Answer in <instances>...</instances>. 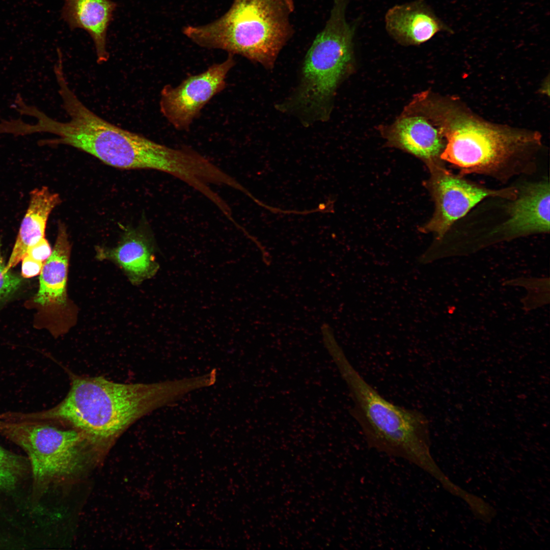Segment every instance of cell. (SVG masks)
I'll return each mask as SVG.
<instances>
[{
  "label": "cell",
  "instance_id": "ffe728a7",
  "mask_svg": "<svg viewBox=\"0 0 550 550\" xmlns=\"http://www.w3.org/2000/svg\"><path fill=\"white\" fill-rule=\"evenodd\" d=\"M21 275L25 278L34 277L40 273L43 262L36 260L25 255L22 259Z\"/></svg>",
  "mask_w": 550,
  "mask_h": 550
},
{
  "label": "cell",
  "instance_id": "9a60e30c",
  "mask_svg": "<svg viewBox=\"0 0 550 550\" xmlns=\"http://www.w3.org/2000/svg\"><path fill=\"white\" fill-rule=\"evenodd\" d=\"M61 203L59 196L46 187L35 188L30 194L26 212L21 224L6 269L22 260L29 247L45 237L46 223L52 210Z\"/></svg>",
  "mask_w": 550,
  "mask_h": 550
},
{
  "label": "cell",
  "instance_id": "8fae6325",
  "mask_svg": "<svg viewBox=\"0 0 550 550\" xmlns=\"http://www.w3.org/2000/svg\"><path fill=\"white\" fill-rule=\"evenodd\" d=\"M384 20L388 34L404 46L420 45L440 32L453 33L425 0L395 5L387 10Z\"/></svg>",
  "mask_w": 550,
  "mask_h": 550
},
{
  "label": "cell",
  "instance_id": "6da1fadb",
  "mask_svg": "<svg viewBox=\"0 0 550 550\" xmlns=\"http://www.w3.org/2000/svg\"><path fill=\"white\" fill-rule=\"evenodd\" d=\"M68 372L70 387L60 403L45 411L20 414L19 418L74 428L98 447L110 444L157 403L159 391L155 385L119 383L101 376Z\"/></svg>",
  "mask_w": 550,
  "mask_h": 550
},
{
  "label": "cell",
  "instance_id": "5b68a950",
  "mask_svg": "<svg viewBox=\"0 0 550 550\" xmlns=\"http://www.w3.org/2000/svg\"><path fill=\"white\" fill-rule=\"evenodd\" d=\"M58 84L62 107L69 119L66 122L45 119L44 132L57 136L47 143L73 147L117 168L166 169L171 159L170 147L97 115L79 100L67 79H60Z\"/></svg>",
  "mask_w": 550,
  "mask_h": 550
},
{
  "label": "cell",
  "instance_id": "4fadbf2b",
  "mask_svg": "<svg viewBox=\"0 0 550 550\" xmlns=\"http://www.w3.org/2000/svg\"><path fill=\"white\" fill-rule=\"evenodd\" d=\"M153 236L147 228L128 229L118 244L98 249V257L113 261L125 271L130 282L139 285L154 277L159 268L156 260Z\"/></svg>",
  "mask_w": 550,
  "mask_h": 550
},
{
  "label": "cell",
  "instance_id": "8992f818",
  "mask_svg": "<svg viewBox=\"0 0 550 550\" xmlns=\"http://www.w3.org/2000/svg\"><path fill=\"white\" fill-rule=\"evenodd\" d=\"M440 122L445 140L441 159L461 175L476 173L506 181L533 167L527 155L538 145L537 136L499 129L443 104Z\"/></svg>",
  "mask_w": 550,
  "mask_h": 550
},
{
  "label": "cell",
  "instance_id": "277c9868",
  "mask_svg": "<svg viewBox=\"0 0 550 550\" xmlns=\"http://www.w3.org/2000/svg\"><path fill=\"white\" fill-rule=\"evenodd\" d=\"M293 0H233L207 24L188 25L183 35L198 46L238 54L271 70L294 33Z\"/></svg>",
  "mask_w": 550,
  "mask_h": 550
},
{
  "label": "cell",
  "instance_id": "d6986e66",
  "mask_svg": "<svg viewBox=\"0 0 550 550\" xmlns=\"http://www.w3.org/2000/svg\"><path fill=\"white\" fill-rule=\"evenodd\" d=\"M51 252V247L48 241L45 237H44L29 247L25 255L36 260L44 262L49 258Z\"/></svg>",
  "mask_w": 550,
  "mask_h": 550
},
{
  "label": "cell",
  "instance_id": "ac0fdd59",
  "mask_svg": "<svg viewBox=\"0 0 550 550\" xmlns=\"http://www.w3.org/2000/svg\"><path fill=\"white\" fill-rule=\"evenodd\" d=\"M21 279L6 269L1 253L0 241V299L14 292L19 287Z\"/></svg>",
  "mask_w": 550,
  "mask_h": 550
},
{
  "label": "cell",
  "instance_id": "30bf717a",
  "mask_svg": "<svg viewBox=\"0 0 550 550\" xmlns=\"http://www.w3.org/2000/svg\"><path fill=\"white\" fill-rule=\"evenodd\" d=\"M389 128L386 138L392 145L418 157L427 164L441 162L445 142L432 101L423 95Z\"/></svg>",
  "mask_w": 550,
  "mask_h": 550
},
{
  "label": "cell",
  "instance_id": "3957f363",
  "mask_svg": "<svg viewBox=\"0 0 550 550\" xmlns=\"http://www.w3.org/2000/svg\"><path fill=\"white\" fill-rule=\"evenodd\" d=\"M353 401L350 414L368 446L387 455L402 458L431 475L441 477L430 454L429 423L416 409L391 402L367 382L342 349L332 354Z\"/></svg>",
  "mask_w": 550,
  "mask_h": 550
},
{
  "label": "cell",
  "instance_id": "9c48e42d",
  "mask_svg": "<svg viewBox=\"0 0 550 550\" xmlns=\"http://www.w3.org/2000/svg\"><path fill=\"white\" fill-rule=\"evenodd\" d=\"M234 56L228 53L223 62L187 77L176 87L167 85L163 87L160 111L176 129L187 130L204 106L224 90L227 75L236 64Z\"/></svg>",
  "mask_w": 550,
  "mask_h": 550
},
{
  "label": "cell",
  "instance_id": "5bb4252c",
  "mask_svg": "<svg viewBox=\"0 0 550 550\" xmlns=\"http://www.w3.org/2000/svg\"><path fill=\"white\" fill-rule=\"evenodd\" d=\"M61 16L70 29L85 30L92 38L97 62L103 64L109 54L106 36L117 4L111 0H64Z\"/></svg>",
  "mask_w": 550,
  "mask_h": 550
},
{
  "label": "cell",
  "instance_id": "7a4b0ae2",
  "mask_svg": "<svg viewBox=\"0 0 550 550\" xmlns=\"http://www.w3.org/2000/svg\"><path fill=\"white\" fill-rule=\"evenodd\" d=\"M349 2L333 0L329 17L303 60L297 85L275 105L277 111L296 118L304 127L329 119L336 90L350 70L360 19L347 20Z\"/></svg>",
  "mask_w": 550,
  "mask_h": 550
},
{
  "label": "cell",
  "instance_id": "52a82bcc",
  "mask_svg": "<svg viewBox=\"0 0 550 550\" xmlns=\"http://www.w3.org/2000/svg\"><path fill=\"white\" fill-rule=\"evenodd\" d=\"M60 425L0 420V433L26 454L36 487L80 471L87 449L93 447L79 431Z\"/></svg>",
  "mask_w": 550,
  "mask_h": 550
},
{
  "label": "cell",
  "instance_id": "e0dca14e",
  "mask_svg": "<svg viewBox=\"0 0 550 550\" xmlns=\"http://www.w3.org/2000/svg\"><path fill=\"white\" fill-rule=\"evenodd\" d=\"M28 462L0 446V497L16 488L25 474Z\"/></svg>",
  "mask_w": 550,
  "mask_h": 550
},
{
  "label": "cell",
  "instance_id": "ba28073f",
  "mask_svg": "<svg viewBox=\"0 0 550 550\" xmlns=\"http://www.w3.org/2000/svg\"><path fill=\"white\" fill-rule=\"evenodd\" d=\"M427 165L430 176L426 184L434 202L435 210L421 230L435 233L439 239L483 199L491 197L513 200L518 194L515 187L492 189L473 183L447 170L441 162Z\"/></svg>",
  "mask_w": 550,
  "mask_h": 550
},
{
  "label": "cell",
  "instance_id": "7c38bea8",
  "mask_svg": "<svg viewBox=\"0 0 550 550\" xmlns=\"http://www.w3.org/2000/svg\"><path fill=\"white\" fill-rule=\"evenodd\" d=\"M549 197L548 181L521 187L507 207L509 218L500 228V232L508 238L549 232Z\"/></svg>",
  "mask_w": 550,
  "mask_h": 550
},
{
  "label": "cell",
  "instance_id": "2e32d148",
  "mask_svg": "<svg viewBox=\"0 0 550 550\" xmlns=\"http://www.w3.org/2000/svg\"><path fill=\"white\" fill-rule=\"evenodd\" d=\"M70 249L66 228L64 224H60L53 251L43 263L40 272L35 302L42 306L65 304Z\"/></svg>",
  "mask_w": 550,
  "mask_h": 550
}]
</instances>
